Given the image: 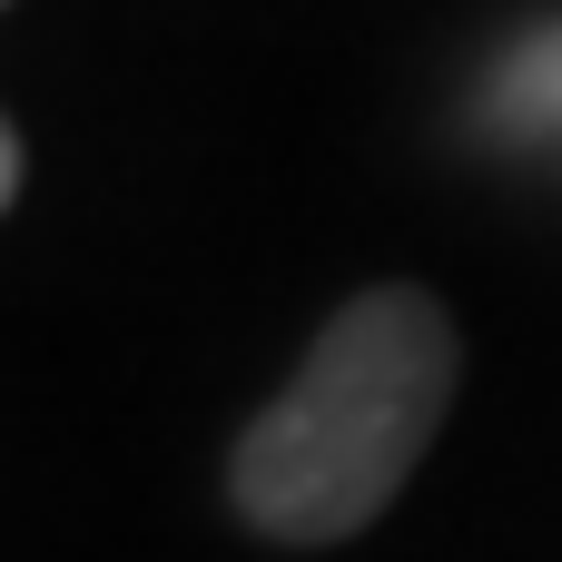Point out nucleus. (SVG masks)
Instances as JSON below:
<instances>
[{"label": "nucleus", "instance_id": "1", "mask_svg": "<svg viewBox=\"0 0 562 562\" xmlns=\"http://www.w3.org/2000/svg\"><path fill=\"white\" fill-rule=\"evenodd\" d=\"M454 375H464V336H454L445 296H425L405 277L346 296L316 326L306 366L227 445L237 524L286 543V553L356 543L435 454Z\"/></svg>", "mask_w": 562, "mask_h": 562}, {"label": "nucleus", "instance_id": "2", "mask_svg": "<svg viewBox=\"0 0 562 562\" xmlns=\"http://www.w3.org/2000/svg\"><path fill=\"white\" fill-rule=\"evenodd\" d=\"M494 109H504V128H553V119H562V20L504 49V69H494Z\"/></svg>", "mask_w": 562, "mask_h": 562}, {"label": "nucleus", "instance_id": "3", "mask_svg": "<svg viewBox=\"0 0 562 562\" xmlns=\"http://www.w3.org/2000/svg\"><path fill=\"white\" fill-rule=\"evenodd\" d=\"M10 198H20V128L0 119V217H10Z\"/></svg>", "mask_w": 562, "mask_h": 562}, {"label": "nucleus", "instance_id": "4", "mask_svg": "<svg viewBox=\"0 0 562 562\" xmlns=\"http://www.w3.org/2000/svg\"><path fill=\"white\" fill-rule=\"evenodd\" d=\"M0 10H10V0H0Z\"/></svg>", "mask_w": 562, "mask_h": 562}]
</instances>
